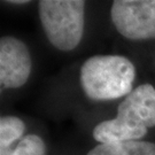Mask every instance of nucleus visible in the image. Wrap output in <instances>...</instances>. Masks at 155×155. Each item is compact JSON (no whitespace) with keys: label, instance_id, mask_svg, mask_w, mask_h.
Returning a JSON list of instances; mask_svg holds the SVG:
<instances>
[{"label":"nucleus","instance_id":"nucleus-1","mask_svg":"<svg viewBox=\"0 0 155 155\" xmlns=\"http://www.w3.org/2000/svg\"><path fill=\"white\" fill-rule=\"evenodd\" d=\"M155 127V87L143 84L118 105L117 115L93 129V138L100 144L136 141Z\"/></svg>","mask_w":155,"mask_h":155},{"label":"nucleus","instance_id":"nucleus-2","mask_svg":"<svg viewBox=\"0 0 155 155\" xmlns=\"http://www.w3.org/2000/svg\"><path fill=\"white\" fill-rule=\"evenodd\" d=\"M136 68L122 55H95L81 67L79 82L85 95L94 101L127 97L132 92Z\"/></svg>","mask_w":155,"mask_h":155},{"label":"nucleus","instance_id":"nucleus-3","mask_svg":"<svg viewBox=\"0 0 155 155\" xmlns=\"http://www.w3.org/2000/svg\"><path fill=\"white\" fill-rule=\"evenodd\" d=\"M83 0H41L38 13L41 27L51 44L63 52L76 48L85 25Z\"/></svg>","mask_w":155,"mask_h":155},{"label":"nucleus","instance_id":"nucleus-4","mask_svg":"<svg viewBox=\"0 0 155 155\" xmlns=\"http://www.w3.org/2000/svg\"><path fill=\"white\" fill-rule=\"evenodd\" d=\"M111 21L130 40L155 38V0H116L110 9Z\"/></svg>","mask_w":155,"mask_h":155},{"label":"nucleus","instance_id":"nucleus-5","mask_svg":"<svg viewBox=\"0 0 155 155\" xmlns=\"http://www.w3.org/2000/svg\"><path fill=\"white\" fill-rule=\"evenodd\" d=\"M32 69L27 44L5 36L0 39V84L2 89H17L27 83Z\"/></svg>","mask_w":155,"mask_h":155},{"label":"nucleus","instance_id":"nucleus-6","mask_svg":"<svg viewBox=\"0 0 155 155\" xmlns=\"http://www.w3.org/2000/svg\"><path fill=\"white\" fill-rule=\"evenodd\" d=\"M87 155H155V144L143 140L99 144Z\"/></svg>","mask_w":155,"mask_h":155},{"label":"nucleus","instance_id":"nucleus-7","mask_svg":"<svg viewBox=\"0 0 155 155\" xmlns=\"http://www.w3.org/2000/svg\"><path fill=\"white\" fill-rule=\"evenodd\" d=\"M25 125L16 116H2L0 118V155H8L11 147L17 140L22 139Z\"/></svg>","mask_w":155,"mask_h":155},{"label":"nucleus","instance_id":"nucleus-8","mask_svg":"<svg viewBox=\"0 0 155 155\" xmlns=\"http://www.w3.org/2000/svg\"><path fill=\"white\" fill-rule=\"evenodd\" d=\"M8 155H46V145L38 134L24 136Z\"/></svg>","mask_w":155,"mask_h":155},{"label":"nucleus","instance_id":"nucleus-9","mask_svg":"<svg viewBox=\"0 0 155 155\" xmlns=\"http://www.w3.org/2000/svg\"><path fill=\"white\" fill-rule=\"evenodd\" d=\"M7 4H12V5H25L28 4L29 1H25V0H13V1H6Z\"/></svg>","mask_w":155,"mask_h":155}]
</instances>
